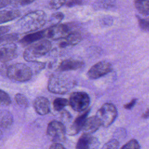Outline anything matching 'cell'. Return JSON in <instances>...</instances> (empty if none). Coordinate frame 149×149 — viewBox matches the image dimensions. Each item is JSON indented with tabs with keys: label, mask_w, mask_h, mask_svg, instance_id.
Returning <instances> with one entry per match:
<instances>
[{
	"label": "cell",
	"mask_w": 149,
	"mask_h": 149,
	"mask_svg": "<svg viewBox=\"0 0 149 149\" xmlns=\"http://www.w3.org/2000/svg\"><path fill=\"white\" fill-rule=\"evenodd\" d=\"M47 23V16L42 10L30 12L21 17L16 23L17 31L29 33L41 28Z\"/></svg>",
	"instance_id": "1"
},
{
	"label": "cell",
	"mask_w": 149,
	"mask_h": 149,
	"mask_svg": "<svg viewBox=\"0 0 149 149\" xmlns=\"http://www.w3.org/2000/svg\"><path fill=\"white\" fill-rule=\"evenodd\" d=\"M74 78L63 72L54 73L51 76L48 81V90L54 94H63L68 92L76 84Z\"/></svg>",
	"instance_id": "2"
},
{
	"label": "cell",
	"mask_w": 149,
	"mask_h": 149,
	"mask_svg": "<svg viewBox=\"0 0 149 149\" xmlns=\"http://www.w3.org/2000/svg\"><path fill=\"white\" fill-rule=\"evenodd\" d=\"M51 42L47 40H41L30 44L23 53V58L27 62L36 61L45 55L51 49Z\"/></svg>",
	"instance_id": "3"
},
{
	"label": "cell",
	"mask_w": 149,
	"mask_h": 149,
	"mask_svg": "<svg viewBox=\"0 0 149 149\" xmlns=\"http://www.w3.org/2000/svg\"><path fill=\"white\" fill-rule=\"evenodd\" d=\"M6 74L13 81L24 82L31 78L33 72L28 65L23 63H17L8 68Z\"/></svg>",
	"instance_id": "4"
},
{
	"label": "cell",
	"mask_w": 149,
	"mask_h": 149,
	"mask_svg": "<svg viewBox=\"0 0 149 149\" xmlns=\"http://www.w3.org/2000/svg\"><path fill=\"white\" fill-rule=\"evenodd\" d=\"M118 115L116 107L112 103H105L97 111L96 116L104 127H108L115 120Z\"/></svg>",
	"instance_id": "5"
},
{
	"label": "cell",
	"mask_w": 149,
	"mask_h": 149,
	"mask_svg": "<svg viewBox=\"0 0 149 149\" xmlns=\"http://www.w3.org/2000/svg\"><path fill=\"white\" fill-rule=\"evenodd\" d=\"M66 130L65 125L59 121L50 122L47 128V135L48 139L54 143H61L66 138Z\"/></svg>",
	"instance_id": "6"
},
{
	"label": "cell",
	"mask_w": 149,
	"mask_h": 149,
	"mask_svg": "<svg viewBox=\"0 0 149 149\" xmlns=\"http://www.w3.org/2000/svg\"><path fill=\"white\" fill-rule=\"evenodd\" d=\"M69 105L77 112H83L87 109L90 102L89 95L83 91L72 93L69 97Z\"/></svg>",
	"instance_id": "7"
},
{
	"label": "cell",
	"mask_w": 149,
	"mask_h": 149,
	"mask_svg": "<svg viewBox=\"0 0 149 149\" xmlns=\"http://www.w3.org/2000/svg\"><path fill=\"white\" fill-rule=\"evenodd\" d=\"M112 69V65L109 62L102 61L92 66L88 70L87 75L90 79H97L107 74Z\"/></svg>",
	"instance_id": "8"
},
{
	"label": "cell",
	"mask_w": 149,
	"mask_h": 149,
	"mask_svg": "<svg viewBox=\"0 0 149 149\" xmlns=\"http://www.w3.org/2000/svg\"><path fill=\"white\" fill-rule=\"evenodd\" d=\"M71 33L68 25L59 24L46 30V37L52 40L62 39L66 38Z\"/></svg>",
	"instance_id": "9"
},
{
	"label": "cell",
	"mask_w": 149,
	"mask_h": 149,
	"mask_svg": "<svg viewBox=\"0 0 149 149\" xmlns=\"http://www.w3.org/2000/svg\"><path fill=\"white\" fill-rule=\"evenodd\" d=\"M17 56V47L15 44L8 43L1 44L0 48V59L1 62H6L12 60Z\"/></svg>",
	"instance_id": "10"
},
{
	"label": "cell",
	"mask_w": 149,
	"mask_h": 149,
	"mask_svg": "<svg viewBox=\"0 0 149 149\" xmlns=\"http://www.w3.org/2000/svg\"><path fill=\"white\" fill-rule=\"evenodd\" d=\"M98 145V140L95 137L83 133L77 142L76 149H96Z\"/></svg>",
	"instance_id": "11"
},
{
	"label": "cell",
	"mask_w": 149,
	"mask_h": 149,
	"mask_svg": "<svg viewBox=\"0 0 149 149\" xmlns=\"http://www.w3.org/2000/svg\"><path fill=\"white\" fill-rule=\"evenodd\" d=\"M90 111V109L83 112L82 113L78 115L74 122L70 126L68 133L70 135H74L77 134L81 130L83 129L85 122L87 119V116Z\"/></svg>",
	"instance_id": "12"
},
{
	"label": "cell",
	"mask_w": 149,
	"mask_h": 149,
	"mask_svg": "<svg viewBox=\"0 0 149 149\" xmlns=\"http://www.w3.org/2000/svg\"><path fill=\"white\" fill-rule=\"evenodd\" d=\"M33 107L36 112L40 115H45L50 112L49 101L44 97H37L34 101Z\"/></svg>",
	"instance_id": "13"
},
{
	"label": "cell",
	"mask_w": 149,
	"mask_h": 149,
	"mask_svg": "<svg viewBox=\"0 0 149 149\" xmlns=\"http://www.w3.org/2000/svg\"><path fill=\"white\" fill-rule=\"evenodd\" d=\"M84 65V63L80 60L67 59L61 62L58 66V70L60 72L74 70L81 68Z\"/></svg>",
	"instance_id": "14"
},
{
	"label": "cell",
	"mask_w": 149,
	"mask_h": 149,
	"mask_svg": "<svg viewBox=\"0 0 149 149\" xmlns=\"http://www.w3.org/2000/svg\"><path fill=\"white\" fill-rule=\"evenodd\" d=\"M101 126V123L96 115L87 118L82 130L83 133L91 134L96 132Z\"/></svg>",
	"instance_id": "15"
},
{
	"label": "cell",
	"mask_w": 149,
	"mask_h": 149,
	"mask_svg": "<svg viewBox=\"0 0 149 149\" xmlns=\"http://www.w3.org/2000/svg\"><path fill=\"white\" fill-rule=\"evenodd\" d=\"M44 37H46V30L29 34L24 36L19 42L23 45H29L41 40Z\"/></svg>",
	"instance_id": "16"
},
{
	"label": "cell",
	"mask_w": 149,
	"mask_h": 149,
	"mask_svg": "<svg viewBox=\"0 0 149 149\" xmlns=\"http://www.w3.org/2000/svg\"><path fill=\"white\" fill-rule=\"evenodd\" d=\"M82 40L81 35L77 31H73L70 33L64 40H62L59 43V46L61 48H65L69 45H75L80 42Z\"/></svg>",
	"instance_id": "17"
},
{
	"label": "cell",
	"mask_w": 149,
	"mask_h": 149,
	"mask_svg": "<svg viewBox=\"0 0 149 149\" xmlns=\"http://www.w3.org/2000/svg\"><path fill=\"white\" fill-rule=\"evenodd\" d=\"M20 15V12L19 10H3L0 12V22L1 24L11 21L18 17Z\"/></svg>",
	"instance_id": "18"
},
{
	"label": "cell",
	"mask_w": 149,
	"mask_h": 149,
	"mask_svg": "<svg viewBox=\"0 0 149 149\" xmlns=\"http://www.w3.org/2000/svg\"><path fill=\"white\" fill-rule=\"evenodd\" d=\"M1 127L3 129L9 128L13 122L12 113L6 110L1 111Z\"/></svg>",
	"instance_id": "19"
},
{
	"label": "cell",
	"mask_w": 149,
	"mask_h": 149,
	"mask_svg": "<svg viewBox=\"0 0 149 149\" xmlns=\"http://www.w3.org/2000/svg\"><path fill=\"white\" fill-rule=\"evenodd\" d=\"M134 6L141 14L144 15L149 14V0H139L134 1Z\"/></svg>",
	"instance_id": "20"
},
{
	"label": "cell",
	"mask_w": 149,
	"mask_h": 149,
	"mask_svg": "<svg viewBox=\"0 0 149 149\" xmlns=\"http://www.w3.org/2000/svg\"><path fill=\"white\" fill-rule=\"evenodd\" d=\"M64 15L61 12H56L53 13L49 17L48 22H47L49 27L59 24L61 20L63 19Z\"/></svg>",
	"instance_id": "21"
},
{
	"label": "cell",
	"mask_w": 149,
	"mask_h": 149,
	"mask_svg": "<svg viewBox=\"0 0 149 149\" xmlns=\"http://www.w3.org/2000/svg\"><path fill=\"white\" fill-rule=\"evenodd\" d=\"M68 104H69V101L63 98H56L54 100L52 103L54 109L56 111H62Z\"/></svg>",
	"instance_id": "22"
},
{
	"label": "cell",
	"mask_w": 149,
	"mask_h": 149,
	"mask_svg": "<svg viewBox=\"0 0 149 149\" xmlns=\"http://www.w3.org/2000/svg\"><path fill=\"white\" fill-rule=\"evenodd\" d=\"M18 35L16 33H10L8 34H4L1 36V44H8V43H13L15 41L18 39Z\"/></svg>",
	"instance_id": "23"
},
{
	"label": "cell",
	"mask_w": 149,
	"mask_h": 149,
	"mask_svg": "<svg viewBox=\"0 0 149 149\" xmlns=\"http://www.w3.org/2000/svg\"><path fill=\"white\" fill-rule=\"evenodd\" d=\"M15 100L17 105L22 108H27L29 106V101L26 96L20 93H17L15 95Z\"/></svg>",
	"instance_id": "24"
},
{
	"label": "cell",
	"mask_w": 149,
	"mask_h": 149,
	"mask_svg": "<svg viewBox=\"0 0 149 149\" xmlns=\"http://www.w3.org/2000/svg\"><path fill=\"white\" fill-rule=\"evenodd\" d=\"M120 149H140V145L136 139H131L127 142Z\"/></svg>",
	"instance_id": "25"
},
{
	"label": "cell",
	"mask_w": 149,
	"mask_h": 149,
	"mask_svg": "<svg viewBox=\"0 0 149 149\" xmlns=\"http://www.w3.org/2000/svg\"><path fill=\"white\" fill-rule=\"evenodd\" d=\"M1 97V104L3 105H9L11 104V100L7 93L5 91L1 90L0 91Z\"/></svg>",
	"instance_id": "26"
},
{
	"label": "cell",
	"mask_w": 149,
	"mask_h": 149,
	"mask_svg": "<svg viewBox=\"0 0 149 149\" xmlns=\"http://www.w3.org/2000/svg\"><path fill=\"white\" fill-rule=\"evenodd\" d=\"M119 146V143L118 140L115 139H112L107 142L102 149H118Z\"/></svg>",
	"instance_id": "27"
},
{
	"label": "cell",
	"mask_w": 149,
	"mask_h": 149,
	"mask_svg": "<svg viewBox=\"0 0 149 149\" xmlns=\"http://www.w3.org/2000/svg\"><path fill=\"white\" fill-rule=\"evenodd\" d=\"M66 0H51L49 2V7L52 9H58L65 4Z\"/></svg>",
	"instance_id": "28"
},
{
	"label": "cell",
	"mask_w": 149,
	"mask_h": 149,
	"mask_svg": "<svg viewBox=\"0 0 149 149\" xmlns=\"http://www.w3.org/2000/svg\"><path fill=\"white\" fill-rule=\"evenodd\" d=\"M139 26L141 29L146 31H149V21L144 19H140L139 20Z\"/></svg>",
	"instance_id": "29"
},
{
	"label": "cell",
	"mask_w": 149,
	"mask_h": 149,
	"mask_svg": "<svg viewBox=\"0 0 149 149\" xmlns=\"http://www.w3.org/2000/svg\"><path fill=\"white\" fill-rule=\"evenodd\" d=\"M36 0H15V5L17 6H24L33 3Z\"/></svg>",
	"instance_id": "30"
},
{
	"label": "cell",
	"mask_w": 149,
	"mask_h": 149,
	"mask_svg": "<svg viewBox=\"0 0 149 149\" xmlns=\"http://www.w3.org/2000/svg\"><path fill=\"white\" fill-rule=\"evenodd\" d=\"M137 101V99L136 98H133L129 102H128L127 104L124 105V108L126 109H132L134 105L136 104V102Z\"/></svg>",
	"instance_id": "31"
},
{
	"label": "cell",
	"mask_w": 149,
	"mask_h": 149,
	"mask_svg": "<svg viewBox=\"0 0 149 149\" xmlns=\"http://www.w3.org/2000/svg\"><path fill=\"white\" fill-rule=\"evenodd\" d=\"M49 149H66L65 147L59 143H54L51 144Z\"/></svg>",
	"instance_id": "32"
},
{
	"label": "cell",
	"mask_w": 149,
	"mask_h": 149,
	"mask_svg": "<svg viewBox=\"0 0 149 149\" xmlns=\"http://www.w3.org/2000/svg\"><path fill=\"white\" fill-rule=\"evenodd\" d=\"M10 30V27L9 26H1L0 28V34L1 36H3L8 33Z\"/></svg>",
	"instance_id": "33"
},
{
	"label": "cell",
	"mask_w": 149,
	"mask_h": 149,
	"mask_svg": "<svg viewBox=\"0 0 149 149\" xmlns=\"http://www.w3.org/2000/svg\"><path fill=\"white\" fill-rule=\"evenodd\" d=\"M11 0H0V7L2 8L10 3Z\"/></svg>",
	"instance_id": "34"
},
{
	"label": "cell",
	"mask_w": 149,
	"mask_h": 149,
	"mask_svg": "<svg viewBox=\"0 0 149 149\" xmlns=\"http://www.w3.org/2000/svg\"><path fill=\"white\" fill-rule=\"evenodd\" d=\"M80 2L79 0H71L70 1H69L67 3V6H72L73 5H75L77 3H79Z\"/></svg>",
	"instance_id": "35"
},
{
	"label": "cell",
	"mask_w": 149,
	"mask_h": 149,
	"mask_svg": "<svg viewBox=\"0 0 149 149\" xmlns=\"http://www.w3.org/2000/svg\"><path fill=\"white\" fill-rule=\"evenodd\" d=\"M142 118L144 119H147L149 118V109H147L142 115Z\"/></svg>",
	"instance_id": "36"
},
{
	"label": "cell",
	"mask_w": 149,
	"mask_h": 149,
	"mask_svg": "<svg viewBox=\"0 0 149 149\" xmlns=\"http://www.w3.org/2000/svg\"><path fill=\"white\" fill-rule=\"evenodd\" d=\"M139 1V0H134V1Z\"/></svg>",
	"instance_id": "37"
}]
</instances>
